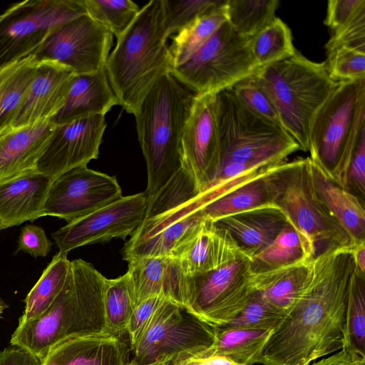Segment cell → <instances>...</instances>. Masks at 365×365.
<instances>
[{
	"label": "cell",
	"instance_id": "obj_1",
	"mask_svg": "<svg viewBox=\"0 0 365 365\" xmlns=\"http://www.w3.org/2000/svg\"><path fill=\"white\" fill-rule=\"evenodd\" d=\"M353 247L327 251L312 261L299 299L269 334L262 365H309L345 344L349 282L355 269Z\"/></svg>",
	"mask_w": 365,
	"mask_h": 365
},
{
	"label": "cell",
	"instance_id": "obj_2",
	"mask_svg": "<svg viewBox=\"0 0 365 365\" xmlns=\"http://www.w3.org/2000/svg\"><path fill=\"white\" fill-rule=\"evenodd\" d=\"M106 279L91 263L81 259L71 261L68 279L55 301L38 318L19 321L11 345L23 347L42 360L48 349L64 338L108 332L104 312Z\"/></svg>",
	"mask_w": 365,
	"mask_h": 365
},
{
	"label": "cell",
	"instance_id": "obj_3",
	"mask_svg": "<svg viewBox=\"0 0 365 365\" xmlns=\"http://www.w3.org/2000/svg\"><path fill=\"white\" fill-rule=\"evenodd\" d=\"M163 0L145 4L107 59L105 72L119 105L134 114L155 81L169 72Z\"/></svg>",
	"mask_w": 365,
	"mask_h": 365
},
{
	"label": "cell",
	"instance_id": "obj_4",
	"mask_svg": "<svg viewBox=\"0 0 365 365\" xmlns=\"http://www.w3.org/2000/svg\"><path fill=\"white\" fill-rule=\"evenodd\" d=\"M195 96L168 72L155 81L133 114L147 165L148 200L181 168V137Z\"/></svg>",
	"mask_w": 365,
	"mask_h": 365
},
{
	"label": "cell",
	"instance_id": "obj_5",
	"mask_svg": "<svg viewBox=\"0 0 365 365\" xmlns=\"http://www.w3.org/2000/svg\"><path fill=\"white\" fill-rule=\"evenodd\" d=\"M255 73L274 101L282 128L300 150L309 151L312 120L338 84L325 62L312 61L297 51Z\"/></svg>",
	"mask_w": 365,
	"mask_h": 365
},
{
	"label": "cell",
	"instance_id": "obj_6",
	"mask_svg": "<svg viewBox=\"0 0 365 365\" xmlns=\"http://www.w3.org/2000/svg\"><path fill=\"white\" fill-rule=\"evenodd\" d=\"M365 131V79L338 82L309 130V158L344 187L347 168Z\"/></svg>",
	"mask_w": 365,
	"mask_h": 365
},
{
	"label": "cell",
	"instance_id": "obj_7",
	"mask_svg": "<svg viewBox=\"0 0 365 365\" xmlns=\"http://www.w3.org/2000/svg\"><path fill=\"white\" fill-rule=\"evenodd\" d=\"M272 176L276 191L274 204L297 230L311 258L354 245L349 234L316 198L308 158L281 163Z\"/></svg>",
	"mask_w": 365,
	"mask_h": 365
},
{
	"label": "cell",
	"instance_id": "obj_8",
	"mask_svg": "<svg viewBox=\"0 0 365 365\" xmlns=\"http://www.w3.org/2000/svg\"><path fill=\"white\" fill-rule=\"evenodd\" d=\"M215 96L220 168L232 163L276 165L300 150L288 133L251 111L230 88Z\"/></svg>",
	"mask_w": 365,
	"mask_h": 365
},
{
	"label": "cell",
	"instance_id": "obj_9",
	"mask_svg": "<svg viewBox=\"0 0 365 365\" xmlns=\"http://www.w3.org/2000/svg\"><path fill=\"white\" fill-rule=\"evenodd\" d=\"M259 68L250 38L237 34L227 21L189 59L169 72L195 94H216Z\"/></svg>",
	"mask_w": 365,
	"mask_h": 365
},
{
	"label": "cell",
	"instance_id": "obj_10",
	"mask_svg": "<svg viewBox=\"0 0 365 365\" xmlns=\"http://www.w3.org/2000/svg\"><path fill=\"white\" fill-rule=\"evenodd\" d=\"M216 328L185 307L164 299L154 312L138 340L130 349L131 360L148 365L188 353L205 359L212 355Z\"/></svg>",
	"mask_w": 365,
	"mask_h": 365
},
{
	"label": "cell",
	"instance_id": "obj_11",
	"mask_svg": "<svg viewBox=\"0 0 365 365\" xmlns=\"http://www.w3.org/2000/svg\"><path fill=\"white\" fill-rule=\"evenodd\" d=\"M86 14L84 0H29L0 15V67L34 55L51 31Z\"/></svg>",
	"mask_w": 365,
	"mask_h": 365
},
{
	"label": "cell",
	"instance_id": "obj_12",
	"mask_svg": "<svg viewBox=\"0 0 365 365\" xmlns=\"http://www.w3.org/2000/svg\"><path fill=\"white\" fill-rule=\"evenodd\" d=\"M250 274V259L243 257L206 273L187 275L185 309L215 327L228 324L254 292Z\"/></svg>",
	"mask_w": 365,
	"mask_h": 365
},
{
	"label": "cell",
	"instance_id": "obj_13",
	"mask_svg": "<svg viewBox=\"0 0 365 365\" xmlns=\"http://www.w3.org/2000/svg\"><path fill=\"white\" fill-rule=\"evenodd\" d=\"M113 38L109 30L84 14L53 29L34 56L57 61L77 75L96 73L105 69Z\"/></svg>",
	"mask_w": 365,
	"mask_h": 365
},
{
	"label": "cell",
	"instance_id": "obj_14",
	"mask_svg": "<svg viewBox=\"0 0 365 365\" xmlns=\"http://www.w3.org/2000/svg\"><path fill=\"white\" fill-rule=\"evenodd\" d=\"M148 197L140 192L118 200L73 222L53 232L58 252L68 253L79 247L125 239L131 235L145 217Z\"/></svg>",
	"mask_w": 365,
	"mask_h": 365
},
{
	"label": "cell",
	"instance_id": "obj_15",
	"mask_svg": "<svg viewBox=\"0 0 365 365\" xmlns=\"http://www.w3.org/2000/svg\"><path fill=\"white\" fill-rule=\"evenodd\" d=\"M122 197L115 176L81 166L56 177L44 204V216L68 223L81 218Z\"/></svg>",
	"mask_w": 365,
	"mask_h": 365
},
{
	"label": "cell",
	"instance_id": "obj_16",
	"mask_svg": "<svg viewBox=\"0 0 365 365\" xmlns=\"http://www.w3.org/2000/svg\"><path fill=\"white\" fill-rule=\"evenodd\" d=\"M215 95L195 94L181 137V168L197 193L213 180L221 165Z\"/></svg>",
	"mask_w": 365,
	"mask_h": 365
},
{
	"label": "cell",
	"instance_id": "obj_17",
	"mask_svg": "<svg viewBox=\"0 0 365 365\" xmlns=\"http://www.w3.org/2000/svg\"><path fill=\"white\" fill-rule=\"evenodd\" d=\"M106 128L105 115H95L56 125L36 170L53 179L97 159Z\"/></svg>",
	"mask_w": 365,
	"mask_h": 365
},
{
	"label": "cell",
	"instance_id": "obj_18",
	"mask_svg": "<svg viewBox=\"0 0 365 365\" xmlns=\"http://www.w3.org/2000/svg\"><path fill=\"white\" fill-rule=\"evenodd\" d=\"M76 75L70 68L57 61H38L27 94L9 128L53 118L63 106Z\"/></svg>",
	"mask_w": 365,
	"mask_h": 365
},
{
	"label": "cell",
	"instance_id": "obj_19",
	"mask_svg": "<svg viewBox=\"0 0 365 365\" xmlns=\"http://www.w3.org/2000/svg\"><path fill=\"white\" fill-rule=\"evenodd\" d=\"M127 273L131 283L135 307L153 296L162 297L185 307L187 275L178 259L147 257L128 261Z\"/></svg>",
	"mask_w": 365,
	"mask_h": 365
},
{
	"label": "cell",
	"instance_id": "obj_20",
	"mask_svg": "<svg viewBox=\"0 0 365 365\" xmlns=\"http://www.w3.org/2000/svg\"><path fill=\"white\" fill-rule=\"evenodd\" d=\"M187 275L203 274L247 257L228 232L205 219L194 235L175 253ZM249 258V257H248Z\"/></svg>",
	"mask_w": 365,
	"mask_h": 365
},
{
	"label": "cell",
	"instance_id": "obj_21",
	"mask_svg": "<svg viewBox=\"0 0 365 365\" xmlns=\"http://www.w3.org/2000/svg\"><path fill=\"white\" fill-rule=\"evenodd\" d=\"M54 179L37 170L0 181V230L44 216V204Z\"/></svg>",
	"mask_w": 365,
	"mask_h": 365
},
{
	"label": "cell",
	"instance_id": "obj_22",
	"mask_svg": "<svg viewBox=\"0 0 365 365\" xmlns=\"http://www.w3.org/2000/svg\"><path fill=\"white\" fill-rule=\"evenodd\" d=\"M56 126L47 118L0 133V181L37 170Z\"/></svg>",
	"mask_w": 365,
	"mask_h": 365
},
{
	"label": "cell",
	"instance_id": "obj_23",
	"mask_svg": "<svg viewBox=\"0 0 365 365\" xmlns=\"http://www.w3.org/2000/svg\"><path fill=\"white\" fill-rule=\"evenodd\" d=\"M128 347L108 332L73 335L53 344L42 365H126Z\"/></svg>",
	"mask_w": 365,
	"mask_h": 365
},
{
	"label": "cell",
	"instance_id": "obj_24",
	"mask_svg": "<svg viewBox=\"0 0 365 365\" xmlns=\"http://www.w3.org/2000/svg\"><path fill=\"white\" fill-rule=\"evenodd\" d=\"M287 221L277 206L269 205L227 216L215 222L228 232L251 259L273 242Z\"/></svg>",
	"mask_w": 365,
	"mask_h": 365
},
{
	"label": "cell",
	"instance_id": "obj_25",
	"mask_svg": "<svg viewBox=\"0 0 365 365\" xmlns=\"http://www.w3.org/2000/svg\"><path fill=\"white\" fill-rule=\"evenodd\" d=\"M308 160L316 198L349 234L354 245L364 242V203L330 180L309 157Z\"/></svg>",
	"mask_w": 365,
	"mask_h": 365
},
{
	"label": "cell",
	"instance_id": "obj_26",
	"mask_svg": "<svg viewBox=\"0 0 365 365\" xmlns=\"http://www.w3.org/2000/svg\"><path fill=\"white\" fill-rule=\"evenodd\" d=\"M115 105H119V102L105 70L76 75L63 106L52 120L58 125L95 115H105Z\"/></svg>",
	"mask_w": 365,
	"mask_h": 365
},
{
	"label": "cell",
	"instance_id": "obj_27",
	"mask_svg": "<svg viewBox=\"0 0 365 365\" xmlns=\"http://www.w3.org/2000/svg\"><path fill=\"white\" fill-rule=\"evenodd\" d=\"M312 259L250 274L251 287L267 303L284 315L299 299L305 287Z\"/></svg>",
	"mask_w": 365,
	"mask_h": 365
},
{
	"label": "cell",
	"instance_id": "obj_28",
	"mask_svg": "<svg viewBox=\"0 0 365 365\" xmlns=\"http://www.w3.org/2000/svg\"><path fill=\"white\" fill-rule=\"evenodd\" d=\"M280 163L207 204L202 212L207 219L216 222L227 216L274 205L276 191L272 175Z\"/></svg>",
	"mask_w": 365,
	"mask_h": 365
},
{
	"label": "cell",
	"instance_id": "obj_29",
	"mask_svg": "<svg viewBox=\"0 0 365 365\" xmlns=\"http://www.w3.org/2000/svg\"><path fill=\"white\" fill-rule=\"evenodd\" d=\"M70 269L71 261L67 255L56 253L27 294L25 309L19 321L34 320L45 313L65 286Z\"/></svg>",
	"mask_w": 365,
	"mask_h": 365
},
{
	"label": "cell",
	"instance_id": "obj_30",
	"mask_svg": "<svg viewBox=\"0 0 365 365\" xmlns=\"http://www.w3.org/2000/svg\"><path fill=\"white\" fill-rule=\"evenodd\" d=\"M226 1L222 6L195 19L172 38L168 46L170 68L189 59L227 21Z\"/></svg>",
	"mask_w": 365,
	"mask_h": 365
},
{
	"label": "cell",
	"instance_id": "obj_31",
	"mask_svg": "<svg viewBox=\"0 0 365 365\" xmlns=\"http://www.w3.org/2000/svg\"><path fill=\"white\" fill-rule=\"evenodd\" d=\"M216 328L212 355L227 358L238 365L259 364L262 349L272 330Z\"/></svg>",
	"mask_w": 365,
	"mask_h": 365
},
{
	"label": "cell",
	"instance_id": "obj_32",
	"mask_svg": "<svg viewBox=\"0 0 365 365\" xmlns=\"http://www.w3.org/2000/svg\"><path fill=\"white\" fill-rule=\"evenodd\" d=\"M304 259H312L294 227L287 224L265 249L250 259L251 274L264 272Z\"/></svg>",
	"mask_w": 365,
	"mask_h": 365
},
{
	"label": "cell",
	"instance_id": "obj_33",
	"mask_svg": "<svg viewBox=\"0 0 365 365\" xmlns=\"http://www.w3.org/2000/svg\"><path fill=\"white\" fill-rule=\"evenodd\" d=\"M365 273L356 267L349 287L346 339L342 349L365 364Z\"/></svg>",
	"mask_w": 365,
	"mask_h": 365
},
{
	"label": "cell",
	"instance_id": "obj_34",
	"mask_svg": "<svg viewBox=\"0 0 365 365\" xmlns=\"http://www.w3.org/2000/svg\"><path fill=\"white\" fill-rule=\"evenodd\" d=\"M250 48L259 68L287 59L297 52L290 29L278 17L250 38Z\"/></svg>",
	"mask_w": 365,
	"mask_h": 365
},
{
	"label": "cell",
	"instance_id": "obj_35",
	"mask_svg": "<svg viewBox=\"0 0 365 365\" xmlns=\"http://www.w3.org/2000/svg\"><path fill=\"white\" fill-rule=\"evenodd\" d=\"M135 307L131 283L127 272L114 279H106L104 312L107 331L120 337L128 332Z\"/></svg>",
	"mask_w": 365,
	"mask_h": 365
},
{
	"label": "cell",
	"instance_id": "obj_36",
	"mask_svg": "<svg viewBox=\"0 0 365 365\" xmlns=\"http://www.w3.org/2000/svg\"><path fill=\"white\" fill-rule=\"evenodd\" d=\"M277 0H227V21L240 35L251 38L271 23Z\"/></svg>",
	"mask_w": 365,
	"mask_h": 365
},
{
	"label": "cell",
	"instance_id": "obj_37",
	"mask_svg": "<svg viewBox=\"0 0 365 365\" xmlns=\"http://www.w3.org/2000/svg\"><path fill=\"white\" fill-rule=\"evenodd\" d=\"M38 60L31 55L27 61L0 88V133L14 122L34 78Z\"/></svg>",
	"mask_w": 365,
	"mask_h": 365
},
{
	"label": "cell",
	"instance_id": "obj_38",
	"mask_svg": "<svg viewBox=\"0 0 365 365\" xmlns=\"http://www.w3.org/2000/svg\"><path fill=\"white\" fill-rule=\"evenodd\" d=\"M86 14L118 38L140 11L130 0H84Z\"/></svg>",
	"mask_w": 365,
	"mask_h": 365
},
{
	"label": "cell",
	"instance_id": "obj_39",
	"mask_svg": "<svg viewBox=\"0 0 365 365\" xmlns=\"http://www.w3.org/2000/svg\"><path fill=\"white\" fill-rule=\"evenodd\" d=\"M230 89L254 113L267 122L282 128L274 101L256 73L239 81Z\"/></svg>",
	"mask_w": 365,
	"mask_h": 365
},
{
	"label": "cell",
	"instance_id": "obj_40",
	"mask_svg": "<svg viewBox=\"0 0 365 365\" xmlns=\"http://www.w3.org/2000/svg\"><path fill=\"white\" fill-rule=\"evenodd\" d=\"M226 0H163L164 26L168 37L214 9Z\"/></svg>",
	"mask_w": 365,
	"mask_h": 365
},
{
	"label": "cell",
	"instance_id": "obj_41",
	"mask_svg": "<svg viewBox=\"0 0 365 365\" xmlns=\"http://www.w3.org/2000/svg\"><path fill=\"white\" fill-rule=\"evenodd\" d=\"M284 314L253 292L243 310L230 322L219 328L272 330Z\"/></svg>",
	"mask_w": 365,
	"mask_h": 365
},
{
	"label": "cell",
	"instance_id": "obj_42",
	"mask_svg": "<svg viewBox=\"0 0 365 365\" xmlns=\"http://www.w3.org/2000/svg\"><path fill=\"white\" fill-rule=\"evenodd\" d=\"M326 66L336 82L365 79V51L340 47L327 53Z\"/></svg>",
	"mask_w": 365,
	"mask_h": 365
},
{
	"label": "cell",
	"instance_id": "obj_43",
	"mask_svg": "<svg viewBox=\"0 0 365 365\" xmlns=\"http://www.w3.org/2000/svg\"><path fill=\"white\" fill-rule=\"evenodd\" d=\"M340 47L365 51V10L344 26L332 31L325 44L326 53Z\"/></svg>",
	"mask_w": 365,
	"mask_h": 365
},
{
	"label": "cell",
	"instance_id": "obj_44",
	"mask_svg": "<svg viewBox=\"0 0 365 365\" xmlns=\"http://www.w3.org/2000/svg\"><path fill=\"white\" fill-rule=\"evenodd\" d=\"M344 189L357 197L364 203L365 131L362 133L349 164Z\"/></svg>",
	"mask_w": 365,
	"mask_h": 365
},
{
	"label": "cell",
	"instance_id": "obj_45",
	"mask_svg": "<svg viewBox=\"0 0 365 365\" xmlns=\"http://www.w3.org/2000/svg\"><path fill=\"white\" fill-rule=\"evenodd\" d=\"M52 245L43 227L36 225H26L21 229L14 254L23 251L35 258L46 257L50 252Z\"/></svg>",
	"mask_w": 365,
	"mask_h": 365
},
{
	"label": "cell",
	"instance_id": "obj_46",
	"mask_svg": "<svg viewBox=\"0 0 365 365\" xmlns=\"http://www.w3.org/2000/svg\"><path fill=\"white\" fill-rule=\"evenodd\" d=\"M365 10V0H330L327 3L324 24L335 31Z\"/></svg>",
	"mask_w": 365,
	"mask_h": 365
},
{
	"label": "cell",
	"instance_id": "obj_47",
	"mask_svg": "<svg viewBox=\"0 0 365 365\" xmlns=\"http://www.w3.org/2000/svg\"><path fill=\"white\" fill-rule=\"evenodd\" d=\"M165 298L153 296L139 303L134 309L128 328L130 344L133 346L140 338L154 312Z\"/></svg>",
	"mask_w": 365,
	"mask_h": 365
},
{
	"label": "cell",
	"instance_id": "obj_48",
	"mask_svg": "<svg viewBox=\"0 0 365 365\" xmlns=\"http://www.w3.org/2000/svg\"><path fill=\"white\" fill-rule=\"evenodd\" d=\"M0 365H42V360L23 347L11 346L0 351Z\"/></svg>",
	"mask_w": 365,
	"mask_h": 365
},
{
	"label": "cell",
	"instance_id": "obj_49",
	"mask_svg": "<svg viewBox=\"0 0 365 365\" xmlns=\"http://www.w3.org/2000/svg\"><path fill=\"white\" fill-rule=\"evenodd\" d=\"M311 365H365V364L360 362L346 349H341L340 351Z\"/></svg>",
	"mask_w": 365,
	"mask_h": 365
},
{
	"label": "cell",
	"instance_id": "obj_50",
	"mask_svg": "<svg viewBox=\"0 0 365 365\" xmlns=\"http://www.w3.org/2000/svg\"><path fill=\"white\" fill-rule=\"evenodd\" d=\"M29 56L0 67V88L26 62Z\"/></svg>",
	"mask_w": 365,
	"mask_h": 365
},
{
	"label": "cell",
	"instance_id": "obj_51",
	"mask_svg": "<svg viewBox=\"0 0 365 365\" xmlns=\"http://www.w3.org/2000/svg\"><path fill=\"white\" fill-rule=\"evenodd\" d=\"M204 359L200 355L183 353L170 359L168 365H199Z\"/></svg>",
	"mask_w": 365,
	"mask_h": 365
},
{
	"label": "cell",
	"instance_id": "obj_52",
	"mask_svg": "<svg viewBox=\"0 0 365 365\" xmlns=\"http://www.w3.org/2000/svg\"><path fill=\"white\" fill-rule=\"evenodd\" d=\"M352 250L356 267L365 273V242L354 245Z\"/></svg>",
	"mask_w": 365,
	"mask_h": 365
},
{
	"label": "cell",
	"instance_id": "obj_53",
	"mask_svg": "<svg viewBox=\"0 0 365 365\" xmlns=\"http://www.w3.org/2000/svg\"><path fill=\"white\" fill-rule=\"evenodd\" d=\"M199 365H238L224 356H214L204 359Z\"/></svg>",
	"mask_w": 365,
	"mask_h": 365
},
{
	"label": "cell",
	"instance_id": "obj_54",
	"mask_svg": "<svg viewBox=\"0 0 365 365\" xmlns=\"http://www.w3.org/2000/svg\"><path fill=\"white\" fill-rule=\"evenodd\" d=\"M9 307V305L0 297V319L2 317L4 311Z\"/></svg>",
	"mask_w": 365,
	"mask_h": 365
},
{
	"label": "cell",
	"instance_id": "obj_55",
	"mask_svg": "<svg viewBox=\"0 0 365 365\" xmlns=\"http://www.w3.org/2000/svg\"><path fill=\"white\" fill-rule=\"evenodd\" d=\"M168 361H169V360L168 359V360L161 361L155 362V363L148 364V365H168ZM126 365H137V364L130 360Z\"/></svg>",
	"mask_w": 365,
	"mask_h": 365
}]
</instances>
